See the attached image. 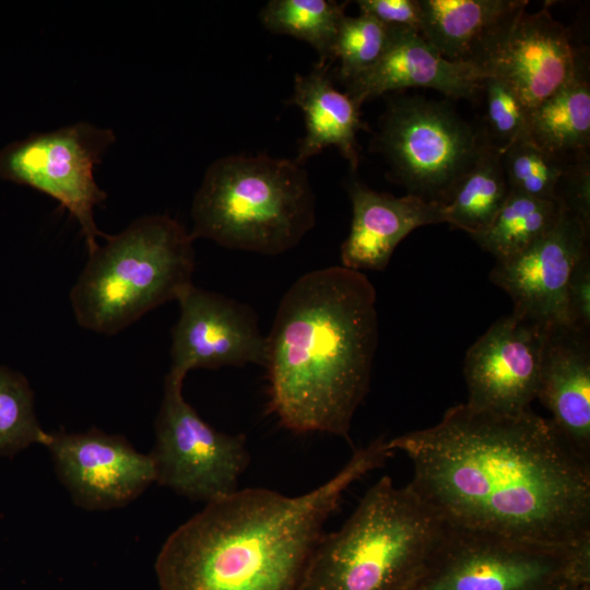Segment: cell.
<instances>
[{
  "label": "cell",
  "instance_id": "obj_10",
  "mask_svg": "<svg viewBox=\"0 0 590 590\" xmlns=\"http://www.w3.org/2000/svg\"><path fill=\"white\" fill-rule=\"evenodd\" d=\"M150 455L160 485L205 504L236 492L250 461L245 436L213 428L167 377Z\"/></svg>",
  "mask_w": 590,
  "mask_h": 590
},
{
  "label": "cell",
  "instance_id": "obj_1",
  "mask_svg": "<svg viewBox=\"0 0 590 590\" xmlns=\"http://www.w3.org/2000/svg\"><path fill=\"white\" fill-rule=\"evenodd\" d=\"M387 446L410 459L409 485L449 529L548 545L590 539V462L531 409L461 403Z\"/></svg>",
  "mask_w": 590,
  "mask_h": 590
},
{
  "label": "cell",
  "instance_id": "obj_13",
  "mask_svg": "<svg viewBox=\"0 0 590 590\" xmlns=\"http://www.w3.org/2000/svg\"><path fill=\"white\" fill-rule=\"evenodd\" d=\"M45 447L73 503L87 510L125 506L156 482L151 455L135 450L121 435L97 428L56 432Z\"/></svg>",
  "mask_w": 590,
  "mask_h": 590
},
{
  "label": "cell",
  "instance_id": "obj_5",
  "mask_svg": "<svg viewBox=\"0 0 590 590\" xmlns=\"http://www.w3.org/2000/svg\"><path fill=\"white\" fill-rule=\"evenodd\" d=\"M105 239L88 253L70 292L82 328L116 334L152 309L178 300L192 285L194 239L178 221L141 216Z\"/></svg>",
  "mask_w": 590,
  "mask_h": 590
},
{
  "label": "cell",
  "instance_id": "obj_20",
  "mask_svg": "<svg viewBox=\"0 0 590 590\" xmlns=\"http://www.w3.org/2000/svg\"><path fill=\"white\" fill-rule=\"evenodd\" d=\"M329 66L318 62L308 74L295 75L294 92L287 104L303 111L306 133L294 161L303 165L323 149L335 146L356 169L359 161L356 134L366 126L361 119L359 106L334 87Z\"/></svg>",
  "mask_w": 590,
  "mask_h": 590
},
{
  "label": "cell",
  "instance_id": "obj_6",
  "mask_svg": "<svg viewBox=\"0 0 590 590\" xmlns=\"http://www.w3.org/2000/svg\"><path fill=\"white\" fill-rule=\"evenodd\" d=\"M191 217L193 239L274 256L295 247L314 227L315 197L295 161L228 155L206 169Z\"/></svg>",
  "mask_w": 590,
  "mask_h": 590
},
{
  "label": "cell",
  "instance_id": "obj_24",
  "mask_svg": "<svg viewBox=\"0 0 590 590\" xmlns=\"http://www.w3.org/2000/svg\"><path fill=\"white\" fill-rule=\"evenodd\" d=\"M346 2L333 0H271L260 12L261 23L275 34L308 43L319 63L332 60V48Z\"/></svg>",
  "mask_w": 590,
  "mask_h": 590
},
{
  "label": "cell",
  "instance_id": "obj_3",
  "mask_svg": "<svg viewBox=\"0 0 590 590\" xmlns=\"http://www.w3.org/2000/svg\"><path fill=\"white\" fill-rule=\"evenodd\" d=\"M377 341L376 291L363 272L337 266L302 275L267 337L270 412L294 433L349 439Z\"/></svg>",
  "mask_w": 590,
  "mask_h": 590
},
{
  "label": "cell",
  "instance_id": "obj_8",
  "mask_svg": "<svg viewBox=\"0 0 590 590\" xmlns=\"http://www.w3.org/2000/svg\"><path fill=\"white\" fill-rule=\"evenodd\" d=\"M375 144L408 194L445 205L488 142L447 104L412 96L389 103Z\"/></svg>",
  "mask_w": 590,
  "mask_h": 590
},
{
  "label": "cell",
  "instance_id": "obj_14",
  "mask_svg": "<svg viewBox=\"0 0 590 590\" xmlns=\"http://www.w3.org/2000/svg\"><path fill=\"white\" fill-rule=\"evenodd\" d=\"M590 227L564 210L555 226L510 257L498 259L489 280L514 302V314L544 327L568 326L566 288L576 263L589 252Z\"/></svg>",
  "mask_w": 590,
  "mask_h": 590
},
{
  "label": "cell",
  "instance_id": "obj_16",
  "mask_svg": "<svg viewBox=\"0 0 590 590\" xmlns=\"http://www.w3.org/2000/svg\"><path fill=\"white\" fill-rule=\"evenodd\" d=\"M420 34L445 59L486 70L515 25L527 0H418Z\"/></svg>",
  "mask_w": 590,
  "mask_h": 590
},
{
  "label": "cell",
  "instance_id": "obj_26",
  "mask_svg": "<svg viewBox=\"0 0 590 590\" xmlns=\"http://www.w3.org/2000/svg\"><path fill=\"white\" fill-rule=\"evenodd\" d=\"M49 436L36 417L27 379L0 366V455L12 456L33 444L45 446Z\"/></svg>",
  "mask_w": 590,
  "mask_h": 590
},
{
  "label": "cell",
  "instance_id": "obj_22",
  "mask_svg": "<svg viewBox=\"0 0 590 590\" xmlns=\"http://www.w3.org/2000/svg\"><path fill=\"white\" fill-rule=\"evenodd\" d=\"M509 192L502 154L488 144L442 205L444 223L474 236L492 223Z\"/></svg>",
  "mask_w": 590,
  "mask_h": 590
},
{
  "label": "cell",
  "instance_id": "obj_27",
  "mask_svg": "<svg viewBox=\"0 0 590 590\" xmlns=\"http://www.w3.org/2000/svg\"><path fill=\"white\" fill-rule=\"evenodd\" d=\"M397 30L367 14H345L332 48V59L340 61L338 79L345 83L376 64L389 48Z\"/></svg>",
  "mask_w": 590,
  "mask_h": 590
},
{
  "label": "cell",
  "instance_id": "obj_11",
  "mask_svg": "<svg viewBox=\"0 0 590 590\" xmlns=\"http://www.w3.org/2000/svg\"><path fill=\"white\" fill-rule=\"evenodd\" d=\"M547 328L514 312L496 320L465 354V403L500 415L530 410L536 399Z\"/></svg>",
  "mask_w": 590,
  "mask_h": 590
},
{
  "label": "cell",
  "instance_id": "obj_18",
  "mask_svg": "<svg viewBox=\"0 0 590 590\" xmlns=\"http://www.w3.org/2000/svg\"><path fill=\"white\" fill-rule=\"evenodd\" d=\"M484 79L479 69L442 58L418 32L397 30L378 62L343 84L361 107L374 97L406 87H428L455 99L470 98L482 88Z\"/></svg>",
  "mask_w": 590,
  "mask_h": 590
},
{
  "label": "cell",
  "instance_id": "obj_21",
  "mask_svg": "<svg viewBox=\"0 0 590 590\" xmlns=\"http://www.w3.org/2000/svg\"><path fill=\"white\" fill-rule=\"evenodd\" d=\"M528 134L566 163L589 158L590 84L586 66L530 111Z\"/></svg>",
  "mask_w": 590,
  "mask_h": 590
},
{
  "label": "cell",
  "instance_id": "obj_30",
  "mask_svg": "<svg viewBox=\"0 0 590 590\" xmlns=\"http://www.w3.org/2000/svg\"><path fill=\"white\" fill-rule=\"evenodd\" d=\"M359 13L367 14L390 28L420 33L421 7L418 0H358Z\"/></svg>",
  "mask_w": 590,
  "mask_h": 590
},
{
  "label": "cell",
  "instance_id": "obj_23",
  "mask_svg": "<svg viewBox=\"0 0 590 590\" xmlns=\"http://www.w3.org/2000/svg\"><path fill=\"white\" fill-rule=\"evenodd\" d=\"M564 210L556 200H543L510 191L492 223L471 237L496 260L504 259L518 253L550 232Z\"/></svg>",
  "mask_w": 590,
  "mask_h": 590
},
{
  "label": "cell",
  "instance_id": "obj_2",
  "mask_svg": "<svg viewBox=\"0 0 590 590\" xmlns=\"http://www.w3.org/2000/svg\"><path fill=\"white\" fill-rule=\"evenodd\" d=\"M387 441L357 449L305 494L249 487L206 503L164 542L155 562L160 590H303L326 521L354 482L385 464Z\"/></svg>",
  "mask_w": 590,
  "mask_h": 590
},
{
  "label": "cell",
  "instance_id": "obj_19",
  "mask_svg": "<svg viewBox=\"0 0 590 590\" xmlns=\"http://www.w3.org/2000/svg\"><path fill=\"white\" fill-rule=\"evenodd\" d=\"M347 191L352 223L340 256L342 267L351 270H385L396 247L412 231L444 223L442 205L416 196L377 192L356 180Z\"/></svg>",
  "mask_w": 590,
  "mask_h": 590
},
{
  "label": "cell",
  "instance_id": "obj_28",
  "mask_svg": "<svg viewBox=\"0 0 590 590\" xmlns=\"http://www.w3.org/2000/svg\"><path fill=\"white\" fill-rule=\"evenodd\" d=\"M485 120L483 130L488 144L503 152L514 141L528 133L530 111L517 93L503 80H483Z\"/></svg>",
  "mask_w": 590,
  "mask_h": 590
},
{
  "label": "cell",
  "instance_id": "obj_15",
  "mask_svg": "<svg viewBox=\"0 0 590 590\" xmlns=\"http://www.w3.org/2000/svg\"><path fill=\"white\" fill-rule=\"evenodd\" d=\"M548 7L521 15L486 70V78L505 81L529 111L586 66L570 32L552 16Z\"/></svg>",
  "mask_w": 590,
  "mask_h": 590
},
{
  "label": "cell",
  "instance_id": "obj_29",
  "mask_svg": "<svg viewBox=\"0 0 590 590\" xmlns=\"http://www.w3.org/2000/svg\"><path fill=\"white\" fill-rule=\"evenodd\" d=\"M567 324L589 332L590 328V253L574 267L566 288Z\"/></svg>",
  "mask_w": 590,
  "mask_h": 590
},
{
  "label": "cell",
  "instance_id": "obj_31",
  "mask_svg": "<svg viewBox=\"0 0 590 590\" xmlns=\"http://www.w3.org/2000/svg\"><path fill=\"white\" fill-rule=\"evenodd\" d=\"M558 590H580L579 586H566L564 588H560Z\"/></svg>",
  "mask_w": 590,
  "mask_h": 590
},
{
  "label": "cell",
  "instance_id": "obj_17",
  "mask_svg": "<svg viewBox=\"0 0 590 590\" xmlns=\"http://www.w3.org/2000/svg\"><path fill=\"white\" fill-rule=\"evenodd\" d=\"M536 399L552 413L551 422L568 446L590 462L589 332L547 328Z\"/></svg>",
  "mask_w": 590,
  "mask_h": 590
},
{
  "label": "cell",
  "instance_id": "obj_9",
  "mask_svg": "<svg viewBox=\"0 0 590 590\" xmlns=\"http://www.w3.org/2000/svg\"><path fill=\"white\" fill-rule=\"evenodd\" d=\"M115 141L111 129L84 121L34 133L0 151V178L57 200L79 223L90 253L98 247L97 237H107L94 221V208L107 199L94 166Z\"/></svg>",
  "mask_w": 590,
  "mask_h": 590
},
{
  "label": "cell",
  "instance_id": "obj_12",
  "mask_svg": "<svg viewBox=\"0 0 590 590\" xmlns=\"http://www.w3.org/2000/svg\"><path fill=\"white\" fill-rule=\"evenodd\" d=\"M177 302L180 314L172 329L167 378L184 384L194 368L264 366L267 337L250 306L193 284Z\"/></svg>",
  "mask_w": 590,
  "mask_h": 590
},
{
  "label": "cell",
  "instance_id": "obj_4",
  "mask_svg": "<svg viewBox=\"0 0 590 590\" xmlns=\"http://www.w3.org/2000/svg\"><path fill=\"white\" fill-rule=\"evenodd\" d=\"M445 531L409 484L381 476L344 524L321 536L303 590H414Z\"/></svg>",
  "mask_w": 590,
  "mask_h": 590
},
{
  "label": "cell",
  "instance_id": "obj_25",
  "mask_svg": "<svg viewBox=\"0 0 590 590\" xmlns=\"http://www.w3.org/2000/svg\"><path fill=\"white\" fill-rule=\"evenodd\" d=\"M500 154L509 190L543 200H556L558 185L573 164L538 145L528 133Z\"/></svg>",
  "mask_w": 590,
  "mask_h": 590
},
{
  "label": "cell",
  "instance_id": "obj_7",
  "mask_svg": "<svg viewBox=\"0 0 590 590\" xmlns=\"http://www.w3.org/2000/svg\"><path fill=\"white\" fill-rule=\"evenodd\" d=\"M590 539L548 545L446 527L414 590H558L588 578Z\"/></svg>",
  "mask_w": 590,
  "mask_h": 590
}]
</instances>
